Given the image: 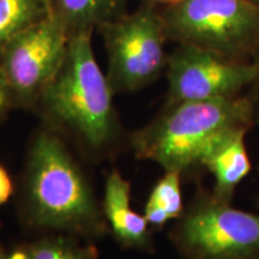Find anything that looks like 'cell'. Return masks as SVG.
I'll list each match as a JSON object with an SVG mask.
<instances>
[{
	"label": "cell",
	"mask_w": 259,
	"mask_h": 259,
	"mask_svg": "<svg viewBox=\"0 0 259 259\" xmlns=\"http://www.w3.org/2000/svg\"><path fill=\"white\" fill-rule=\"evenodd\" d=\"M24 204L31 225L71 235L97 236L106 219L82 169L51 130L35 136L28 155Z\"/></svg>",
	"instance_id": "6da1fadb"
},
{
	"label": "cell",
	"mask_w": 259,
	"mask_h": 259,
	"mask_svg": "<svg viewBox=\"0 0 259 259\" xmlns=\"http://www.w3.org/2000/svg\"><path fill=\"white\" fill-rule=\"evenodd\" d=\"M70 35L53 16L31 25L6 45L0 69L14 95L16 107L36 109L38 100L59 70Z\"/></svg>",
	"instance_id": "52a82bcc"
},
{
	"label": "cell",
	"mask_w": 259,
	"mask_h": 259,
	"mask_svg": "<svg viewBox=\"0 0 259 259\" xmlns=\"http://www.w3.org/2000/svg\"><path fill=\"white\" fill-rule=\"evenodd\" d=\"M50 16L48 0H0V53L19 32Z\"/></svg>",
	"instance_id": "4fadbf2b"
},
{
	"label": "cell",
	"mask_w": 259,
	"mask_h": 259,
	"mask_svg": "<svg viewBox=\"0 0 259 259\" xmlns=\"http://www.w3.org/2000/svg\"><path fill=\"white\" fill-rule=\"evenodd\" d=\"M106 222L113 235L126 248L151 252L153 238L144 215L131 208V185L118 170H112L106 181L102 204Z\"/></svg>",
	"instance_id": "30bf717a"
},
{
	"label": "cell",
	"mask_w": 259,
	"mask_h": 259,
	"mask_svg": "<svg viewBox=\"0 0 259 259\" xmlns=\"http://www.w3.org/2000/svg\"><path fill=\"white\" fill-rule=\"evenodd\" d=\"M108 56L107 79L113 93H131L154 83L166 70L168 41L160 6L150 0L97 30Z\"/></svg>",
	"instance_id": "8992f818"
},
{
	"label": "cell",
	"mask_w": 259,
	"mask_h": 259,
	"mask_svg": "<svg viewBox=\"0 0 259 259\" xmlns=\"http://www.w3.org/2000/svg\"><path fill=\"white\" fill-rule=\"evenodd\" d=\"M168 41L252 61L259 48V6L246 0H181L163 10Z\"/></svg>",
	"instance_id": "277c9868"
},
{
	"label": "cell",
	"mask_w": 259,
	"mask_h": 259,
	"mask_svg": "<svg viewBox=\"0 0 259 259\" xmlns=\"http://www.w3.org/2000/svg\"><path fill=\"white\" fill-rule=\"evenodd\" d=\"M14 192V184L9 173L3 166H0V205L5 204Z\"/></svg>",
	"instance_id": "2e32d148"
},
{
	"label": "cell",
	"mask_w": 259,
	"mask_h": 259,
	"mask_svg": "<svg viewBox=\"0 0 259 259\" xmlns=\"http://www.w3.org/2000/svg\"><path fill=\"white\" fill-rule=\"evenodd\" d=\"M29 259H97L99 251L93 244H82L74 235H48L28 245Z\"/></svg>",
	"instance_id": "5bb4252c"
},
{
	"label": "cell",
	"mask_w": 259,
	"mask_h": 259,
	"mask_svg": "<svg viewBox=\"0 0 259 259\" xmlns=\"http://www.w3.org/2000/svg\"><path fill=\"white\" fill-rule=\"evenodd\" d=\"M150 2L156 3V4H164L166 6L177 4V3L181 2V0H150Z\"/></svg>",
	"instance_id": "d6986e66"
},
{
	"label": "cell",
	"mask_w": 259,
	"mask_h": 259,
	"mask_svg": "<svg viewBox=\"0 0 259 259\" xmlns=\"http://www.w3.org/2000/svg\"><path fill=\"white\" fill-rule=\"evenodd\" d=\"M255 126L247 93L231 99L170 103L147 127L136 132V156L156 162L164 171L183 174L199 164L210 144L231 128Z\"/></svg>",
	"instance_id": "3957f363"
},
{
	"label": "cell",
	"mask_w": 259,
	"mask_h": 259,
	"mask_svg": "<svg viewBox=\"0 0 259 259\" xmlns=\"http://www.w3.org/2000/svg\"><path fill=\"white\" fill-rule=\"evenodd\" d=\"M253 64L257 66L258 70V77L255 79V82L252 84V87L248 89L247 95L251 97L252 102H253L254 106V116H255V125H259V48L255 53V56L253 58Z\"/></svg>",
	"instance_id": "e0dca14e"
},
{
	"label": "cell",
	"mask_w": 259,
	"mask_h": 259,
	"mask_svg": "<svg viewBox=\"0 0 259 259\" xmlns=\"http://www.w3.org/2000/svg\"><path fill=\"white\" fill-rule=\"evenodd\" d=\"M246 2H248V3H252V4H254V5L259 6V0H246Z\"/></svg>",
	"instance_id": "44dd1931"
},
{
	"label": "cell",
	"mask_w": 259,
	"mask_h": 259,
	"mask_svg": "<svg viewBox=\"0 0 259 259\" xmlns=\"http://www.w3.org/2000/svg\"><path fill=\"white\" fill-rule=\"evenodd\" d=\"M16 102L12 95L11 89L6 80L4 73L0 69V119H3L8 114L11 108H15Z\"/></svg>",
	"instance_id": "9a60e30c"
},
{
	"label": "cell",
	"mask_w": 259,
	"mask_h": 259,
	"mask_svg": "<svg viewBox=\"0 0 259 259\" xmlns=\"http://www.w3.org/2000/svg\"><path fill=\"white\" fill-rule=\"evenodd\" d=\"M184 203L181 194V174L164 171V176L155 184L144 208V218L150 227H163L168 221L183 215Z\"/></svg>",
	"instance_id": "7c38bea8"
},
{
	"label": "cell",
	"mask_w": 259,
	"mask_h": 259,
	"mask_svg": "<svg viewBox=\"0 0 259 259\" xmlns=\"http://www.w3.org/2000/svg\"><path fill=\"white\" fill-rule=\"evenodd\" d=\"M248 128L236 127L220 135L200 158L213 176L212 193L216 198L231 203L239 184L250 174L252 164L245 145Z\"/></svg>",
	"instance_id": "9c48e42d"
},
{
	"label": "cell",
	"mask_w": 259,
	"mask_h": 259,
	"mask_svg": "<svg viewBox=\"0 0 259 259\" xmlns=\"http://www.w3.org/2000/svg\"><path fill=\"white\" fill-rule=\"evenodd\" d=\"M166 71L167 105L242 95L258 77L253 61L233 60L185 44H178L168 56Z\"/></svg>",
	"instance_id": "ba28073f"
},
{
	"label": "cell",
	"mask_w": 259,
	"mask_h": 259,
	"mask_svg": "<svg viewBox=\"0 0 259 259\" xmlns=\"http://www.w3.org/2000/svg\"><path fill=\"white\" fill-rule=\"evenodd\" d=\"M6 255H8V253H6L4 247H3L2 242H0V259H6Z\"/></svg>",
	"instance_id": "ffe728a7"
},
{
	"label": "cell",
	"mask_w": 259,
	"mask_h": 259,
	"mask_svg": "<svg viewBox=\"0 0 259 259\" xmlns=\"http://www.w3.org/2000/svg\"><path fill=\"white\" fill-rule=\"evenodd\" d=\"M169 238L183 259H259V213L200 192L176 220Z\"/></svg>",
	"instance_id": "5b68a950"
},
{
	"label": "cell",
	"mask_w": 259,
	"mask_h": 259,
	"mask_svg": "<svg viewBox=\"0 0 259 259\" xmlns=\"http://www.w3.org/2000/svg\"><path fill=\"white\" fill-rule=\"evenodd\" d=\"M92 36L70 38L66 56L36 109L48 124L76 136L93 150H102L116 134L114 93L97 64Z\"/></svg>",
	"instance_id": "7a4b0ae2"
},
{
	"label": "cell",
	"mask_w": 259,
	"mask_h": 259,
	"mask_svg": "<svg viewBox=\"0 0 259 259\" xmlns=\"http://www.w3.org/2000/svg\"><path fill=\"white\" fill-rule=\"evenodd\" d=\"M6 259H29L28 246L16 248V250L10 252V253L6 255Z\"/></svg>",
	"instance_id": "ac0fdd59"
},
{
	"label": "cell",
	"mask_w": 259,
	"mask_h": 259,
	"mask_svg": "<svg viewBox=\"0 0 259 259\" xmlns=\"http://www.w3.org/2000/svg\"><path fill=\"white\" fill-rule=\"evenodd\" d=\"M51 15L70 37L93 34L126 14L127 0H48Z\"/></svg>",
	"instance_id": "8fae6325"
}]
</instances>
